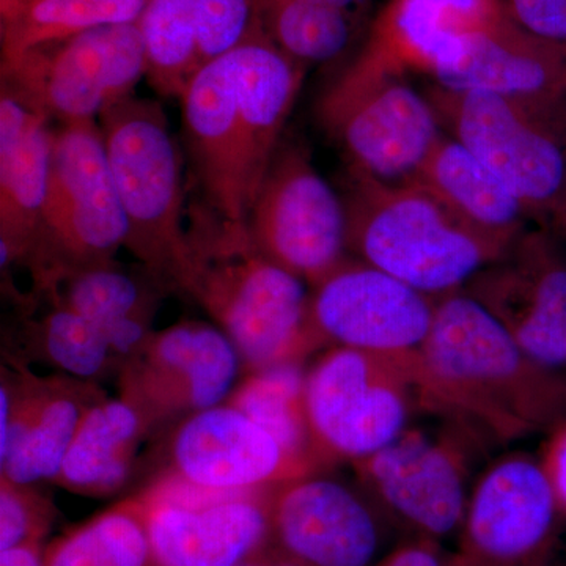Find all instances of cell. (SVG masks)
Wrapping results in <instances>:
<instances>
[{"instance_id":"obj_21","label":"cell","mask_w":566,"mask_h":566,"mask_svg":"<svg viewBox=\"0 0 566 566\" xmlns=\"http://www.w3.org/2000/svg\"><path fill=\"white\" fill-rule=\"evenodd\" d=\"M433 84L510 96H566V44L532 35L504 9L463 36Z\"/></svg>"},{"instance_id":"obj_4","label":"cell","mask_w":566,"mask_h":566,"mask_svg":"<svg viewBox=\"0 0 566 566\" xmlns=\"http://www.w3.org/2000/svg\"><path fill=\"white\" fill-rule=\"evenodd\" d=\"M349 255L428 296L461 292L512 243L480 232L419 181L382 182L346 167Z\"/></svg>"},{"instance_id":"obj_16","label":"cell","mask_w":566,"mask_h":566,"mask_svg":"<svg viewBox=\"0 0 566 566\" xmlns=\"http://www.w3.org/2000/svg\"><path fill=\"white\" fill-rule=\"evenodd\" d=\"M243 359L216 324L181 322L153 333L142 352L123 365L122 395L158 422L226 403Z\"/></svg>"},{"instance_id":"obj_18","label":"cell","mask_w":566,"mask_h":566,"mask_svg":"<svg viewBox=\"0 0 566 566\" xmlns=\"http://www.w3.org/2000/svg\"><path fill=\"white\" fill-rule=\"evenodd\" d=\"M557 509L542 463L527 455L502 458L472 495L461 566L524 564L546 545Z\"/></svg>"},{"instance_id":"obj_23","label":"cell","mask_w":566,"mask_h":566,"mask_svg":"<svg viewBox=\"0 0 566 566\" xmlns=\"http://www.w3.org/2000/svg\"><path fill=\"white\" fill-rule=\"evenodd\" d=\"M153 423L155 419L125 395L99 398L85 412L55 485L92 497L117 493L128 482Z\"/></svg>"},{"instance_id":"obj_37","label":"cell","mask_w":566,"mask_h":566,"mask_svg":"<svg viewBox=\"0 0 566 566\" xmlns=\"http://www.w3.org/2000/svg\"><path fill=\"white\" fill-rule=\"evenodd\" d=\"M0 566H44V556L36 543L11 547L0 553Z\"/></svg>"},{"instance_id":"obj_38","label":"cell","mask_w":566,"mask_h":566,"mask_svg":"<svg viewBox=\"0 0 566 566\" xmlns=\"http://www.w3.org/2000/svg\"><path fill=\"white\" fill-rule=\"evenodd\" d=\"M315 2L323 3V6L331 7V9L344 11L349 14L354 20L364 22V24L371 25V11H374L375 0H315Z\"/></svg>"},{"instance_id":"obj_9","label":"cell","mask_w":566,"mask_h":566,"mask_svg":"<svg viewBox=\"0 0 566 566\" xmlns=\"http://www.w3.org/2000/svg\"><path fill=\"white\" fill-rule=\"evenodd\" d=\"M415 353L334 346L305 375V406L316 463L357 461L403 434L415 406Z\"/></svg>"},{"instance_id":"obj_2","label":"cell","mask_w":566,"mask_h":566,"mask_svg":"<svg viewBox=\"0 0 566 566\" xmlns=\"http://www.w3.org/2000/svg\"><path fill=\"white\" fill-rule=\"evenodd\" d=\"M420 408L476 441H516L566 423V374L536 363L463 292L439 297L416 354Z\"/></svg>"},{"instance_id":"obj_6","label":"cell","mask_w":566,"mask_h":566,"mask_svg":"<svg viewBox=\"0 0 566 566\" xmlns=\"http://www.w3.org/2000/svg\"><path fill=\"white\" fill-rule=\"evenodd\" d=\"M450 137L512 189L535 221L566 203V96H510L431 84L424 91Z\"/></svg>"},{"instance_id":"obj_29","label":"cell","mask_w":566,"mask_h":566,"mask_svg":"<svg viewBox=\"0 0 566 566\" xmlns=\"http://www.w3.org/2000/svg\"><path fill=\"white\" fill-rule=\"evenodd\" d=\"M44 566H158L139 495L62 536Z\"/></svg>"},{"instance_id":"obj_28","label":"cell","mask_w":566,"mask_h":566,"mask_svg":"<svg viewBox=\"0 0 566 566\" xmlns=\"http://www.w3.org/2000/svg\"><path fill=\"white\" fill-rule=\"evenodd\" d=\"M305 375L300 363L253 371L226 403L273 436L290 455L318 471L305 406Z\"/></svg>"},{"instance_id":"obj_19","label":"cell","mask_w":566,"mask_h":566,"mask_svg":"<svg viewBox=\"0 0 566 566\" xmlns=\"http://www.w3.org/2000/svg\"><path fill=\"white\" fill-rule=\"evenodd\" d=\"M103 398L92 381L18 375L0 390V476L54 482L85 412Z\"/></svg>"},{"instance_id":"obj_36","label":"cell","mask_w":566,"mask_h":566,"mask_svg":"<svg viewBox=\"0 0 566 566\" xmlns=\"http://www.w3.org/2000/svg\"><path fill=\"white\" fill-rule=\"evenodd\" d=\"M381 566H442L434 549L423 545L401 547Z\"/></svg>"},{"instance_id":"obj_33","label":"cell","mask_w":566,"mask_h":566,"mask_svg":"<svg viewBox=\"0 0 566 566\" xmlns=\"http://www.w3.org/2000/svg\"><path fill=\"white\" fill-rule=\"evenodd\" d=\"M54 509L33 485L0 476V553L22 545H39L50 527Z\"/></svg>"},{"instance_id":"obj_40","label":"cell","mask_w":566,"mask_h":566,"mask_svg":"<svg viewBox=\"0 0 566 566\" xmlns=\"http://www.w3.org/2000/svg\"><path fill=\"white\" fill-rule=\"evenodd\" d=\"M551 226H553L554 232L558 237L565 238L566 240V203L558 210L557 214L551 219Z\"/></svg>"},{"instance_id":"obj_5","label":"cell","mask_w":566,"mask_h":566,"mask_svg":"<svg viewBox=\"0 0 566 566\" xmlns=\"http://www.w3.org/2000/svg\"><path fill=\"white\" fill-rule=\"evenodd\" d=\"M408 74L365 41L324 88L316 117L349 169L382 182L415 181L444 136L430 99L416 91Z\"/></svg>"},{"instance_id":"obj_20","label":"cell","mask_w":566,"mask_h":566,"mask_svg":"<svg viewBox=\"0 0 566 566\" xmlns=\"http://www.w3.org/2000/svg\"><path fill=\"white\" fill-rule=\"evenodd\" d=\"M271 534L303 566H368L378 547L374 513L363 499L314 474L274 488Z\"/></svg>"},{"instance_id":"obj_39","label":"cell","mask_w":566,"mask_h":566,"mask_svg":"<svg viewBox=\"0 0 566 566\" xmlns=\"http://www.w3.org/2000/svg\"><path fill=\"white\" fill-rule=\"evenodd\" d=\"M238 566H303L297 564L296 560H293L292 557L285 556L282 553L277 554V556H268V554H263L262 549L259 553L252 554L251 557L245 558L244 562H241Z\"/></svg>"},{"instance_id":"obj_14","label":"cell","mask_w":566,"mask_h":566,"mask_svg":"<svg viewBox=\"0 0 566 566\" xmlns=\"http://www.w3.org/2000/svg\"><path fill=\"white\" fill-rule=\"evenodd\" d=\"M311 293L312 323L323 345L381 354L419 352L439 300L354 256Z\"/></svg>"},{"instance_id":"obj_31","label":"cell","mask_w":566,"mask_h":566,"mask_svg":"<svg viewBox=\"0 0 566 566\" xmlns=\"http://www.w3.org/2000/svg\"><path fill=\"white\" fill-rule=\"evenodd\" d=\"M36 338L52 365L82 381L106 375L118 360L99 327L59 303L36 326Z\"/></svg>"},{"instance_id":"obj_32","label":"cell","mask_w":566,"mask_h":566,"mask_svg":"<svg viewBox=\"0 0 566 566\" xmlns=\"http://www.w3.org/2000/svg\"><path fill=\"white\" fill-rule=\"evenodd\" d=\"M260 31L256 0H197L199 70Z\"/></svg>"},{"instance_id":"obj_7","label":"cell","mask_w":566,"mask_h":566,"mask_svg":"<svg viewBox=\"0 0 566 566\" xmlns=\"http://www.w3.org/2000/svg\"><path fill=\"white\" fill-rule=\"evenodd\" d=\"M128 221L126 249L159 282L178 286L188 252L180 148L161 104L128 96L98 118Z\"/></svg>"},{"instance_id":"obj_3","label":"cell","mask_w":566,"mask_h":566,"mask_svg":"<svg viewBox=\"0 0 566 566\" xmlns=\"http://www.w3.org/2000/svg\"><path fill=\"white\" fill-rule=\"evenodd\" d=\"M177 289L188 293L237 346L249 374L303 364L323 348L311 286L256 249L245 226L203 203L188 208V252Z\"/></svg>"},{"instance_id":"obj_10","label":"cell","mask_w":566,"mask_h":566,"mask_svg":"<svg viewBox=\"0 0 566 566\" xmlns=\"http://www.w3.org/2000/svg\"><path fill=\"white\" fill-rule=\"evenodd\" d=\"M2 88L50 122L96 120L147 76L137 22L50 41L0 63Z\"/></svg>"},{"instance_id":"obj_26","label":"cell","mask_w":566,"mask_h":566,"mask_svg":"<svg viewBox=\"0 0 566 566\" xmlns=\"http://www.w3.org/2000/svg\"><path fill=\"white\" fill-rule=\"evenodd\" d=\"M147 0H0V62L77 33L139 21Z\"/></svg>"},{"instance_id":"obj_8","label":"cell","mask_w":566,"mask_h":566,"mask_svg":"<svg viewBox=\"0 0 566 566\" xmlns=\"http://www.w3.org/2000/svg\"><path fill=\"white\" fill-rule=\"evenodd\" d=\"M128 221L96 120L52 129L50 180L31 255L39 285L76 268L112 263Z\"/></svg>"},{"instance_id":"obj_17","label":"cell","mask_w":566,"mask_h":566,"mask_svg":"<svg viewBox=\"0 0 566 566\" xmlns=\"http://www.w3.org/2000/svg\"><path fill=\"white\" fill-rule=\"evenodd\" d=\"M175 479L216 493H249L315 474L232 405L186 417L172 441Z\"/></svg>"},{"instance_id":"obj_22","label":"cell","mask_w":566,"mask_h":566,"mask_svg":"<svg viewBox=\"0 0 566 566\" xmlns=\"http://www.w3.org/2000/svg\"><path fill=\"white\" fill-rule=\"evenodd\" d=\"M50 120L13 93L0 95V248L2 268L31 259L50 180Z\"/></svg>"},{"instance_id":"obj_15","label":"cell","mask_w":566,"mask_h":566,"mask_svg":"<svg viewBox=\"0 0 566 566\" xmlns=\"http://www.w3.org/2000/svg\"><path fill=\"white\" fill-rule=\"evenodd\" d=\"M449 428L439 438L403 431L385 449L354 461L360 483L378 504L433 536L450 534L463 520L469 444L479 442L457 424Z\"/></svg>"},{"instance_id":"obj_34","label":"cell","mask_w":566,"mask_h":566,"mask_svg":"<svg viewBox=\"0 0 566 566\" xmlns=\"http://www.w3.org/2000/svg\"><path fill=\"white\" fill-rule=\"evenodd\" d=\"M501 3L524 31L566 44V0H501Z\"/></svg>"},{"instance_id":"obj_11","label":"cell","mask_w":566,"mask_h":566,"mask_svg":"<svg viewBox=\"0 0 566 566\" xmlns=\"http://www.w3.org/2000/svg\"><path fill=\"white\" fill-rule=\"evenodd\" d=\"M264 256L315 289L349 259L346 214L335 191L296 137H285L245 221Z\"/></svg>"},{"instance_id":"obj_35","label":"cell","mask_w":566,"mask_h":566,"mask_svg":"<svg viewBox=\"0 0 566 566\" xmlns=\"http://www.w3.org/2000/svg\"><path fill=\"white\" fill-rule=\"evenodd\" d=\"M543 468L553 485L558 506L566 510V423L554 431Z\"/></svg>"},{"instance_id":"obj_30","label":"cell","mask_w":566,"mask_h":566,"mask_svg":"<svg viewBox=\"0 0 566 566\" xmlns=\"http://www.w3.org/2000/svg\"><path fill=\"white\" fill-rule=\"evenodd\" d=\"M137 24L153 88L180 99L199 71L197 0H147Z\"/></svg>"},{"instance_id":"obj_1","label":"cell","mask_w":566,"mask_h":566,"mask_svg":"<svg viewBox=\"0 0 566 566\" xmlns=\"http://www.w3.org/2000/svg\"><path fill=\"white\" fill-rule=\"evenodd\" d=\"M307 71L260 31L203 65L182 93L200 203L222 221L245 226Z\"/></svg>"},{"instance_id":"obj_27","label":"cell","mask_w":566,"mask_h":566,"mask_svg":"<svg viewBox=\"0 0 566 566\" xmlns=\"http://www.w3.org/2000/svg\"><path fill=\"white\" fill-rule=\"evenodd\" d=\"M256 7L264 35L307 69L340 61L371 28L315 0H256Z\"/></svg>"},{"instance_id":"obj_12","label":"cell","mask_w":566,"mask_h":566,"mask_svg":"<svg viewBox=\"0 0 566 566\" xmlns=\"http://www.w3.org/2000/svg\"><path fill=\"white\" fill-rule=\"evenodd\" d=\"M274 488L216 493L170 476L139 499L158 566H238L271 534Z\"/></svg>"},{"instance_id":"obj_24","label":"cell","mask_w":566,"mask_h":566,"mask_svg":"<svg viewBox=\"0 0 566 566\" xmlns=\"http://www.w3.org/2000/svg\"><path fill=\"white\" fill-rule=\"evenodd\" d=\"M415 181L476 230L506 243H513L535 221L526 205L485 163L446 133Z\"/></svg>"},{"instance_id":"obj_25","label":"cell","mask_w":566,"mask_h":566,"mask_svg":"<svg viewBox=\"0 0 566 566\" xmlns=\"http://www.w3.org/2000/svg\"><path fill=\"white\" fill-rule=\"evenodd\" d=\"M43 292L99 327L123 365L136 357L155 333L156 297L139 279L114 263L66 271Z\"/></svg>"},{"instance_id":"obj_13","label":"cell","mask_w":566,"mask_h":566,"mask_svg":"<svg viewBox=\"0 0 566 566\" xmlns=\"http://www.w3.org/2000/svg\"><path fill=\"white\" fill-rule=\"evenodd\" d=\"M461 292L532 359L566 374V248L556 232L527 229Z\"/></svg>"}]
</instances>
